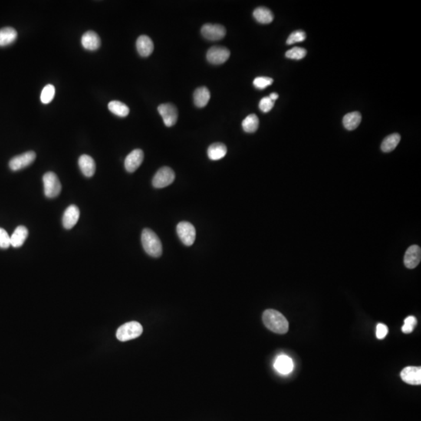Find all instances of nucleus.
<instances>
[{"label": "nucleus", "instance_id": "nucleus-1", "mask_svg": "<svg viewBox=\"0 0 421 421\" xmlns=\"http://www.w3.org/2000/svg\"><path fill=\"white\" fill-rule=\"evenodd\" d=\"M263 322L270 331L277 334H286L289 330V322L285 316L278 310L268 309L263 313Z\"/></svg>", "mask_w": 421, "mask_h": 421}, {"label": "nucleus", "instance_id": "nucleus-2", "mask_svg": "<svg viewBox=\"0 0 421 421\" xmlns=\"http://www.w3.org/2000/svg\"><path fill=\"white\" fill-rule=\"evenodd\" d=\"M142 243L144 250L153 258H159L162 254V245L159 237L150 228L142 231Z\"/></svg>", "mask_w": 421, "mask_h": 421}, {"label": "nucleus", "instance_id": "nucleus-3", "mask_svg": "<svg viewBox=\"0 0 421 421\" xmlns=\"http://www.w3.org/2000/svg\"><path fill=\"white\" fill-rule=\"evenodd\" d=\"M143 333V327L136 321L123 324L118 329L116 332V338L121 342L129 341L138 338Z\"/></svg>", "mask_w": 421, "mask_h": 421}, {"label": "nucleus", "instance_id": "nucleus-4", "mask_svg": "<svg viewBox=\"0 0 421 421\" xmlns=\"http://www.w3.org/2000/svg\"><path fill=\"white\" fill-rule=\"evenodd\" d=\"M44 195L49 198H55L61 193V182L57 174L48 172L42 178Z\"/></svg>", "mask_w": 421, "mask_h": 421}, {"label": "nucleus", "instance_id": "nucleus-5", "mask_svg": "<svg viewBox=\"0 0 421 421\" xmlns=\"http://www.w3.org/2000/svg\"><path fill=\"white\" fill-rule=\"evenodd\" d=\"M178 237L185 246L193 245L196 239V229L191 222H181L176 226Z\"/></svg>", "mask_w": 421, "mask_h": 421}, {"label": "nucleus", "instance_id": "nucleus-6", "mask_svg": "<svg viewBox=\"0 0 421 421\" xmlns=\"http://www.w3.org/2000/svg\"><path fill=\"white\" fill-rule=\"evenodd\" d=\"M175 180V172L171 168H161L152 179V185L155 188H164L172 184Z\"/></svg>", "mask_w": 421, "mask_h": 421}, {"label": "nucleus", "instance_id": "nucleus-7", "mask_svg": "<svg viewBox=\"0 0 421 421\" xmlns=\"http://www.w3.org/2000/svg\"><path fill=\"white\" fill-rule=\"evenodd\" d=\"M230 57V51L223 46H213L207 53V60L213 65H220L225 63Z\"/></svg>", "mask_w": 421, "mask_h": 421}, {"label": "nucleus", "instance_id": "nucleus-8", "mask_svg": "<svg viewBox=\"0 0 421 421\" xmlns=\"http://www.w3.org/2000/svg\"><path fill=\"white\" fill-rule=\"evenodd\" d=\"M35 159V152L30 151L13 158L9 162V166L12 171H19L29 166Z\"/></svg>", "mask_w": 421, "mask_h": 421}, {"label": "nucleus", "instance_id": "nucleus-9", "mask_svg": "<svg viewBox=\"0 0 421 421\" xmlns=\"http://www.w3.org/2000/svg\"><path fill=\"white\" fill-rule=\"evenodd\" d=\"M226 34L225 27L220 24H206L201 28V34L210 41L222 39Z\"/></svg>", "mask_w": 421, "mask_h": 421}, {"label": "nucleus", "instance_id": "nucleus-10", "mask_svg": "<svg viewBox=\"0 0 421 421\" xmlns=\"http://www.w3.org/2000/svg\"><path fill=\"white\" fill-rule=\"evenodd\" d=\"M159 114L163 119L164 123L168 127L176 124L178 119V111L176 106L171 103L160 105L158 108Z\"/></svg>", "mask_w": 421, "mask_h": 421}, {"label": "nucleus", "instance_id": "nucleus-11", "mask_svg": "<svg viewBox=\"0 0 421 421\" xmlns=\"http://www.w3.org/2000/svg\"><path fill=\"white\" fill-rule=\"evenodd\" d=\"M144 160V152L141 149L132 151L125 159V169L128 172H133L140 167Z\"/></svg>", "mask_w": 421, "mask_h": 421}, {"label": "nucleus", "instance_id": "nucleus-12", "mask_svg": "<svg viewBox=\"0 0 421 421\" xmlns=\"http://www.w3.org/2000/svg\"><path fill=\"white\" fill-rule=\"evenodd\" d=\"M401 379L412 386L421 384V368L419 367H406L401 371Z\"/></svg>", "mask_w": 421, "mask_h": 421}, {"label": "nucleus", "instance_id": "nucleus-13", "mask_svg": "<svg viewBox=\"0 0 421 421\" xmlns=\"http://www.w3.org/2000/svg\"><path fill=\"white\" fill-rule=\"evenodd\" d=\"M421 250L419 246H410L404 256L405 266L409 269L416 268L420 262Z\"/></svg>", "mask_w": 421, "mask_h": 421}, {"label": "nucleus", "instance_id": "nucleus-14", "mask_svg": "<svg viewBox=\"0 0 421 421\" xmlns=\"http://www.w3.org/2000/svg\"><path fill=\"white\" fill-rule=\"evenodd\" d=\"M80 210L76 205H70L63 215V225L66 229H71L78 222Z\"/></svg>", "mask_w": 421, "mask_h": 421}, {"label": "nucleus", "instance_id": "nucleus-15", "mask_svg": "<svg viewBox=\"0 0 421 421\" xmlns=\"http://www.w3.org/2000/svg\"><path fill=\"white\" fill-rule=\"evenodd\" d=\"M78 165L80 171L86 177H91L94 176L96 170V165L93 158L87 155H82L79 158Z\"/></svg>", "mask_w": 421, "mask_h": 421}, {"label": "nucleus", "instance_id": "nucleus-16", "mask_svg": "<svg viewBox=\"0 0 421 421\" xmlns=\"http://www.w3.org/2000/svg\"><path fill=\"white\" fill-rule=\"evenodd\" d=\"M274 367L278 373L288 375L294 370V361L290 356L280 355L274 361Z\"/></svg>", "mask_w": 421, "mask_h": 421}, {"label": "nucleus", "instance_id": "nucleus-17", "mask_svg": "<svg viewBox=\"0 0 421 421\" xmlns=\"http://www.w3.org/2000/svg\"><path fill=\"white\" fill-rule=\"evenodd\" d=\"M81 44L85 50L95 51L100 47L101 39L96 32L89 31L82 36Z\"/></svg>", "mask_w": 421, "mask_h": 421}, {"label": "nucleus", "instance_id": "nucleus-18", "mask_svg": "<svg viewBox=\"0 0 421 421\" xmlns=\"http://www.w3.org/2000/svg\"><path fill=\"white\" fill-rule=\"evenodd\" d=\"M136 50L142 57H148L154 50L152 40L147 35H141L136 43Z\"/></svg>", "mask_w": 421, "mask_h": 421}, {"label": "nucleus", "instance_id": "nucleus-19", "mask_svg": "<svg viewBox=\"0 0 421 421\" xmlns=\"http://www.w3.org/2000/svg\"><path fill=\"white\" fill-rule=\"evenodd\" d=\"M28 237V230L24 225L16 228L11 237V244L13 248H21Z\"/></svg>", "mask_w": 421, "mask_h": 421}, {"label": "nucleus", "instance_id": "nucleus-20", "mask_svg": "<svg viewBox=\"0 0 421 421\" xmlns=\"http://www.w3.org/2000/svg\"><path fill=\"white\" fill-rule=\"evenodd\" d=\"M226 153V146L222 143L212 144L208 149V156L211 160H220L225 157Z\"/></svg>", "mask_w": 421, "mask_h": 421}, {"label": "nucleus", "instance_id": "nucleus-21", "mask_svg": "<svg viewBox=\"0 0 421 421\" xmlns=\"http://www.w3.org/2000/svg\"><path fill=\"white\" fill-rule=\"evenodd\" d=\"M17 38V31L13 27H7L0 29V46H7L12 44Z\"/></svg>", "mask_w": 421, "mask_h": 421}, {"label": "nucleus", "instance_id": "nucleus-22", "mask_svg": "<svg viewBox=\"0 0 421 421\" xmlns=\"http://www.w3.org/2000/svg\"><path fill=\"white\" fill-rule=\"evenodd\" d=\"M211 94L207 87H201L196 89L194 94V102L195 106L198 108H203L207 106L209 102Z\"/></svg>", "mask_w": 421, "mask_h": 421}, {"label": "nucleus", "instance_id": "nucleus-23", "mask_svg": "<svg viewBox=\"0 0 421 421\" xmlns=\"http://www.w3.org/2000/svg\"><path fill=\"white\" fill-rule=\"evenodd\" d=\"M361 115L358 112L348 113L343 118V125L348 130H353L358 127L361 122Z\"/></svg>", "mask_w": 421, "mask_h": 421}, {"label": "nucleus", "instance_id": "nucleus-24", "mask_svg": "<svg viewBox=\"0 0 421 421\" xmlns=\"http://www.w3.org/2000/svg\"><path fill=\"white\" fill-rule=\"evenodd\" d=\"M254 17L256 21L261 24H267L272 22L274 19V15H273L271 11L269 9L265 8V7H258V8L254 10Z\"/></svg>", "mask_w": 421, "mask_h": 421}, {"label": "nucleus", "instance_id": "nucleus-25", "mask_svg": "<svg viewBox=\"0 0 421 421\" xmlns=\"http://www.w3.org/2000/svg\"><path fill=\"white\" fill-rule=\"evenodd\" d=\"M400 135L398 134V133H392V134L389 135L387 137L384 139L383 142H382V146H381L382 152L388 153V152H391L395 150L399 142H400Z\"/></svg>", "mask_w": 421, "mask_h": 421}, {"label": "nucleus", "instance_id": "nucleus-26", "mask_svg": "<svg viewBox=\"0 0 421 421\" xmlns=\"http://www.w3.org/2000/svg\"><path fill=\"white\" fill-rule=\"evenodd\" d=\"M108 107L110 112L120 117H126L130 113L129 107L119 101H112L108 105Z\"/></svg>", "mask_w": 421, "mask_h": 421}, {"label": "nucleus", "instance_id": "nucleus-27", "mask_svg": "<svg viewBox=\"0 0 421 421\" xmlns=\"http://www.w3.org/2000/svg\"><path fill=\"white\" fill-rule=\"evenodd\" d=\"M243 129L246 133H252L257 131L259 126V120L255 114H251L244 119L242 123Z\"/></svg>", "mask_w": 421, "mask_h": 421}, {"label": "nucleus", "instance_id": "nucleus-28", "mask_svg": "<svg viewBox=\"0 0 421 421\" xmlns=\"http://www.w3.org/2000/svg\"><path fill=\"white\" fill-rule=\"evenodd\" d=\"M55 92H56V89L54 86L53 84H47L41 91V97H40L41 103L43 104H49L51 103L54 99Z\"/></svg>", "mask_w": 421, "mask_h": 421}, {"label": "nucleus", "instance_id": "nucleus-29", "mask_svg": "<svg viewBox=\"0 0 421 421\" xmlns=\"http://www.w3.org/2000/svg\"><path fill=\"white\" fill-rule=\"evenodd\" d=\"M306 55H307L306 50L300 47H294L286 53V57L291 60H302L306 57Z\"/></svg>", "mask_w": 421, "mask_h": 421}, {"label": "nucleus", "instance_id": "nucleus-30", "mask_svg": "<svg viewBox=\"0 0 421 421\" xmlns=\"http://www.w3.org/2000/svg\"><path fill=\"white\" fill-rule=\"evenodd\" d=\"M417 324V320L413 316H409L404 320V324L402 327V332L405 334H409L413 331V329Z\"/></svg>", "mask_w": 421, "mask_h": 421}, {"label": "nucleus", "instance_id": "nucleus-31", "mask_svg": "<svg viewBox=\"0 0 421 421\" xmlns=\"http://www.w3.org/2000/svg\"><path fill=\"white\" fill-rule=\"evenodd\" d=\"M307 38L305 32L303 31H296L292 33L289 38H287V43L288 44H293L294 43L302 42Z\"/></svg>", "mask_w": 421, "mask_h": 421}, {"label": "nucleus", "instance_id": "nucleus-32", "mask_svg": "<svg viewBox=\"0 0 421 421\" xmlns=\"http://www.w3.org/2000/svg\"><path fill=\"white\" fill-rule=\"evenodd\" d=\"M273 80L271 77H259L254 79V85L256 88L263 90V89L266 88L268 86L272 84Z\"/></svg>", "mask_w": 421, "mask_h": 421}, {"label": "nucleus", "instance_id": "nucleus-33", "mask_svg": "<svg viewBox=\"0 0 421 421\" xmlns=\"http://www.w3.org/2000/svg\"><path fill=\"white\" fill-rule=\"evenodd\" d=\"M11 244V237L4 228H0V248L7 249Z\"/></svg>", "mask_w": 421, "mask_h": 421}, {"label": "nucleus", "instance_id": "nucleus-34", "mask_svg": "<svg viewBox=\"0 0 421 421\" xmlns=\"http://www.w3.org/2000/svg\"><path fill=\"white\" fill-rule=\"evenodd\" d=\"M274 102L269 97H264L261 99L259 103V108L263 113H268L274 107Z\"/></svg>", "mask_w": 421, "mask_h": 421}, {"label": "nucleus", "instance_id": "nucleus-35", "mask_svg": "<svg viewBox=\"0 0 421 421\" xmlns=\"http://www.w3.org/2000/svg\"><path fill=\"white\" fill-rule=\"evenodd\" d=\"M388 333H389V329L386 324H382V323L378 324L376 328V336L379 340L385 339Z\"/></svg>", "mask_w": 421, "mask_h": 421}, {"label": "nucleus", "instance_id": "nucleus-36", "mask_svg": "<svg viewBox=\"0 0 421 421\" xmlns=\"http://www.w3.org/2000/svg\"><path fill=\"white\" fill-rule=\"evenodd\" d=\"M269 98L271 99V100L274 101H274L276 100V99H278V95L276 94V93H271V94L270 95Z\"/></svg>", "mask_w": 421, "mask_h": 421}]
</instances>
